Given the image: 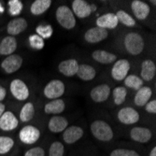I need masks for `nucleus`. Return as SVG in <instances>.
<instances>
[{"label":"nucleus","instance_id":"obj_18","mask_svg":"<svg viewBox=\"0 0 156 156\" xmlns=\"http://www.w3.org/2000/svg\"><path fill=\"white\" fill-rule=\"evenodd\" d=\"M131 9L134 16L139 21L145 20L151 12L150 6L146 2L140 0H134L131 3Z\"/></svg>","mask_w":156,"mask_h":156},{"label":"nucleus","instance_id":"obj_29","mask_svg":"<svg viewBox=\"0 0 156 156\" xmlns=\"http://www.w3.org/2000/svg\"><path fill=\"white\" fill-rule=\"evenodd\" d=\"M15 145V141L10 136H0V155L9 153Z\"/></svg>","mask_w":156,"mask_h":156},{"label":"nucleus","instance_id":"obj_26","mask_svg":"<svg viewBox=\"0 0 156 156\" xmlns=\"http://www.w3.org/2000/svg\"><path fill=\"white\" fill-rule=\"evenodd\" d=\"M81 80L83 81H90L93 80L96 76V70L94 66L87 65V64H81L79 66L78 71L76 74Z\"/></svg>","mask_w":156,"mask_h":156},{"label":"nucleus","instance_id":"obj_35","mask_svg":"<svg viewBox=\"0 0 156 156\" xmlns=\"http://www.w3.org/2000/svg\"><path fill=\"white\" fill-rule=\"evenodd\" d=\"M28 42H29L30 47L36 51H41L45 47V40L43 38H41L37 34H33L29 36V37H28Z\"/></svg>","mask_w":156,"mask_h":156},{"label":"nucleus","instance_id":"obj_39","mask_svg":"<svg viewBox=\"0 0 156 156\" xmlns=\"http://www.w3.org/2000/svg\"><path fill=\"white\" fill-rule=\"evenodd\" d=\"M145 110L149 113H151V114H155L156 113V100L153 99V100H150L145 106Z\"/></svg>","mask_w":156,"mask_h":156},{"label":"nucleus","instance_id":"obj_22","mask_svg":"<svg viewBox=\"0 0 156 156\" xmlns=\"http://www.w3.org/2000/svg\"><path fill=\"white\" fill-rule=\"evenodd\" d=\"M156 74V66L155 63L150 59H147L141 64L140 79L145 81H151Z\"/></svg>","mask_w":156,"mask_h":156},{"label":"nucleus","instance_id":"obj_34","mask_svg":"<svg viewBox=\"0 0 156 156\" xmlns=\"http://www.w3.org/2000/svg\"><path fill=\"white\" fill-rule=\"evenodd\" d=\"M9 14L10 16H18L23 9V4L21 0H9Z\"/></svg>","mask_w":156,"mask_h":156},{"label":"nucleus","instance_id":"obj_30","mask_svg":"<svg viewBox=\"0 0 156 156\" xmlns=\"http://www.w3.org/2000/svg\"><path fill=\"white\" fill-rule=\"evenodd\" d=\"M115 15L118 19V22L122 23L123 25L127 26V27H134L136 26V20L130 15V14H128L126 11L122 10V9H120L118 10Z\"/></svg>","mask_w":156,"mask_h":156},{"label":"nucleus","instance_id":"obj_11","mask_svg":"<svg viewBox=\"0 0 156 156\" xmlns=\"http://www.w3.org/2000/svg\"><path fill=\"white\" fill-rule=\"evenodd\" d=\"M111 94V89L108 84H100L94 87L90 92L92 100L95 103L106 102Z\"/></svg>","mask_w":156,"mask_h":156},{"label":"nucleus","instance_id":"obj_16","mask_svg":"<svg viewBox=\"0 0 156 156\" xmlns=\"http://www.w3.org/2000/svg\"><path fill=\"white\" fill-rule=\"evenodd\" d=\"M27 26H28V23L24 18L23 17L14 18L9 22L7 25V32L9 36L15 37L17 35H20L23 31H25Z\"/></svg>","mask_w":156,"mask_h":156},{"label":"nucleus","instance_id":"obj_3","mask_svg":"<svg viewBox=\"0 0 156 156\" xmlns=\"http://www.w3.org/2000/svg\"><path fill=\"white\" fill-rule=\"evenodd\" d=\"M55 17L57 23L66 30H71L76 26V17L71 9L66 5L59 6L56 9Z\"/></svg>","mask_w":156,"mask_h":156},{"label":"nucleus","instance_id":"obj_37","mask_svg":"<svg viewBox=\"0 0 156 156\" xmlns=\"http://www.w3.org/2000/svg\"><path fill=\"white\" fill-rule=\"evenodd\" d=\"M109 156H140V155L134 150L115 149L110 152Z\"/></svg>","mask_w":156,"mask_h":156},{"label":"nucleus","instance_id":"obj_12","mask_svg":"<svg viewBox=\"0 0 156 156\" xmlns=\"http://www.w3.org/2000/svg\"><path fill=\"white\" fill-rule=\"evenodd\" d=\"M108 37V30H105L103 28L97 26L90 28L84 34V39L91 44H95L98 43V42H101L105 40Z\"/></svg>","mask_w":156,"mask_h":156},{"label":"nucleus","instance_id":"obj_9","mask_svg":"<svg viewBox=\"0 0 156 156\" xmlns=\"http://www.w3.org/2000/svg\"><path fill=\"white\" fill-rule=\"evenodd\" d=\"M130 67L131 66L128 60L120 59L118 61H115L111 68V77L116 81H122L128 76Z\"/></svg>","mask_w":156,"mask_h":156},{"label":"nucleus","instance_id":"obj_7","mask_svg":"<svg viewBox=\"0 0 156 156\" xmlns=\"http://www.w3.org/2000/svg\"><path fill=\"white\" fill-rule=\"evenodd\" d=\"M97 9V7L94 4H89L84 0H74L72 2V9L75 17L80 19H84L90 16L93 12Z\"/></svg>","mask_w":156,"mask_h":156},{"label":"nucleus","instance_id":"obj_19","mask_svg":"<svg viewBox=\"0 0 156 156\" xmlns=\"http://www.w3.org/2000/svg\"><path fill=\"white\" fill-rule=\"evenodd\" d=\"M79 66L80 64L76 59H66L58 65V70L66 77H73L77 74Z\"/></svg>","mask_w":156,"mask_h":156},{"label":"nucleus","instance_id":"obj_24","mask_svg":"<svg viewBox=\"0 0 156 156\" xmlns=\"http://www.w3.org/2000/svg\"><path fill=\"white\" fill-rule=\"evenodd\" d=\"M152 91L148 86L141 87L139 90L136 91V95L134 97V103L137 107H144L151 97Z\"/></svg>","mask_w":156,"mask_h":156},{"label":"nucleus","instance_id":"obj_2","mask_svg":"<svg viewBox=\"0 0 156 156\" xmlns=\"http://www.w3.org/2000/svg\"><path fill=\"white\" fill-rule=\"evenodd\" d=\"M123 44L127 52L132 55H138L143 51L145 42L140 34L130 32L124 37Z\"/></svg>","mask_w":156,"mask_h":156},{"label":"nucleus","instance_id":"obj_31","mask_svg":"<svg viewBox=\"0 0 156 156\" xmlns=\"http://www.w3.org/2000/svg\"><path fill=\"white\" fill-rule=\"evenodd\" d=\"M123 81L126 87L136 91L139 90L141 87H143V80L136 75H128L123 80Z\"/></svg>","mask_w":156,"mask_h":156},{"label":"nucleus","instance_id":"obj_28","mask_svg":"<svg viewBox=\"0 0 156 156\" xmlns=\"http://www.w3.org/2000/svg\"><path fill=\"white\" fill-rule=\"evenodd\" d=\"M35 115V106L32 102H27L25 103L21 110H20V114H19V118L20 121L23 122H30Z\"/></svg>","mask_w":156,"mask_h":156},{"label":"nucleus","instance_id":"obj_27","mask_svg":"<svg viewBox=\"0 0 156 156\" xmlns=\"http://www.w3.org/2000/svg\"><path fill=\"white\" fill-rule=\"evenodd\" d=\"M51 0H36L30 7V12L35 16L42 15L51 8Z\"/></svg>","mask_w":156,"mask_h":156},{"label":"nucleus","instance_id":"obj_4","mask_svg":"<svg viewBox=\"0 0 156 156\" xmlns=\"http://www.w3.org/2000/svg\"><path fill=\"white\" fill-rule=\"evenodd\" d=\"M41 133L37 127L28 124L23 126L19 132V139L25 145H32L37 142L40 138Z\"/></svg>","mask_w":156,"mask_h":156},{"label":"nucleus","instance_id":"obj_38","mask_svg":"<svg viewBox=\"0 0 156 156\" xmlns=\"http://www.w3.org/2000/svg\"><path fill=\"white\" fill-rule=\"evenodd\" d=\"M24 156H45V151L41 147H33L26 151Z\"/></svg>","mask_w":156,"mask_h":156},{"label":"nucleus","instance_id":"obj_17","mask_svg":"<svg viewBox=\"0 0 156 156\" xmlns=\"http://www.w3.org/2000/svg\"><path fill=\"white\" fill-rule=\"evenodd\" d=\"M95 23H96L97 27L103 28L105 30L115 29L119 24V22H118V19L115 15V13H112V12L105 13L103 15L99 16L96 19Z\"/></svg>","mask_w":156,"mask_h":156},{"label":"nucleus","instance_id":"obj_5","mask_svg":"<svg viewBox=\"0 0 156 156\" xmlns=\"http://www.w3.org/2000/svg\"><path fill=\"white\" fill-rule=\"evenodd\" d=\"M66 86L65 83L60 80H52L49 81L46 86L44 87L43 94L46 98L54 100V99H59L65 94Z\"/></svg>","mask_w":156,"mask_h":156},{"label":"nucleus","instance_id":"obj_43","mask_svg":"<svg viewBox=\"0 0 156 156\" xmlns=\"http://www.w3.org/2000/svg\"><path fill=\"white\" fill-rule=\"evenodd\" d=\"M5 12V8H4V6L2 5V2L0 1V13H4Z\"/></svg>","mask_w":156,"mask_h":156},{"label":"nucleus","instance_id":"obj_20","mask_svg":"<svg viewBox=\"0 0 156 156\" xmlns=\"http://www.w3.org/2000/svg\"><path fill=\"white\" fill-rule=\"evenodd\" d=\"M67 126H68V121L65 117L60 115L52 116L48 122L49 130L51 133H55V134L64 132Z\"/></svg>","mask_w":156,"mask_h":156},{"label":"nucleus","instance_id":"obj_8","mask_svg":"<svg viewBox=\"0 0 156 156\" xmlns=\"http://www.w3.org/2000/svg\"><path fill=\"white\" fill-rule=\"evenodd\" d=\"M23 59L20 54H10L2 61L1 67L7 74H13L22 67Z\"/></svg>","mask_w":156,"mask_h":156},{"label":"nucleus","instance_id":"obj_6","mask_svg":"<svg viewBox=\"0 0 156 156\" xmlns=\"http://www.w3.org/2000/svg\"><path fill=\"white\" fill-rule=\"evenodd\" d=\"M9 90L12 96L19 101L26 100L30 94L29 88H28L26 83L20 79H14L11 80L9 84Z\"/></svg>","mask_w":156,"mask_h":156},{"label":"nucleus","instance_id":"obj_10","mask_svg":"<svg viewBox=\"0 0 156 156\" xmlns=\"http://www.w3.org/2000/svg\"><path fill=\"white\" fill-rule=\"evenodd\" d=\"M118 120L120 121L121 123L125 124V125H131L135 124L139 121V113L137 110L131 107H125L121 108L118 111Z\"/></svg>","mask_w":156,"mask_h":156},{"label":"nucleus","instance_id":"obj_23","mask_svg":"<svg viewBox=\"0 0 156 156\" xmlns=\"http://www.w3.org/2000/svg\"><path fill=\"white\" fill-rule=\"evenodd\" d=\"M92 57L94 61L102 65H108L117 60V56L114 53H111L109 51L103 50H96L93 51Z\"/></svg>","mask_w":156,"mask_h":156},{"label":"nucleus","instance_id":"obj_1","mask_svg":"<svg viewBox=\"0 0 156 156\" xmlns=\"http://www.w3.org/2000/svg\"><path fill=\"white\" fill-rule=\"evenodd\" d=\"M90 129L92 135L101 142H109L114 136L111 126L102 120L94 121L90 126Z\"/></svg>","mask_w":156,"mask_h":156},{"label":"nucleus","instance_id":"obj_15","mask_svg":"<svg viewBox=\"0 0 156 156\" xmlns=\"http://www.w3.org/2000/svg\"><path fill=\"white\" fill-rule=\"evenodd\" d=\"M130 137L137 143H147L151 139L152 133L147 127L136 126L130 131Z\"/></svg>","mask_w":156,"mask_h":156},{"label":"nucleus","instance_id":"obj_40","mask_svg":"<svg viewBox=\"0 0 156 156\" xmlns=\"http://www.w3.org/2000/svg\"><path fill=\"white\" fill-rule=\"evenodd\" d=\"M6 96H7V90L2 85H0V103H2V101L6 98Z\"/></svg>","mask_w":156,"mask_h":156},{"label":"nucleus","instance_id":"obj_41","mask_svg":"<svg viewBox=\"0 0 156 156\" xmlns=\"http://www.w3.org/2000/svg\"><path fill=\"white\" fill-rule=\"evenodd\" d=\"M5 111H6V106L3 103H0V118H1Z\"/></svg>","mask_w":156,"mask_h":156},{"label":"nucleus","instance_id":"obj_36","mask_svg":"<svg viewBox=\"0 0 156 156\" xmlns=\"http://www.w3.org/2000/svg\"><path fill=\"white\" fill-rule=\"evenodd\" d=\"M65 146L61 141H54L49 148V156H64Z\"/></svg>","mask_w":156,"mask_h":156},{"label":"nucleus","instance_id":"obj_42","mask_svg":"<svg viewBox=\"0 0 156 156\" xmlns=\"http://www.w3.org/2000/svg\"><path fill=\"white\" fill-rule=\"evenodd\" d=\"M149 156H156V147L155 146L151 150V151L149 153Z\"/></svg>","mask_w":156,"mask_h":156},{"label":"nucleus","instance_id":"obj_32","mask_svg":"<svg viewBox=\"0 0 156 156\" xmlns=\"http://www.w3.org/2000/svg\"><path fill=\"white\" fill-rule=\"evenodd\" d=\"M127 95V90L123 86H119L113 89L112 92V96H113V101L114 104L117 106H121L122 104L124 103Z\"/></svg>","mask_w":156,"mask_h":156},{"label":"nucleus","instance_id":"obj_25","mask_svg":"<svg viewBox=\"0 0 156 156\" xmlns=\"http://www.w3.org/2000/svg\"><path fill=\"white\" fill-rule=\"evenodd\" d=\"M66 109V103L63 99H54L48 102L44 107V111L46 114H53L58 115Z\"/></svg>","mask_w":156,"mask_h":156},{"label":"nucleus","instance_id":"obj_33","mask_svg":"<svg viewBox=\"0 0 156 156\" xmlns=\"http://www.w3.org/2000/svg\"><path fill=\"white\" fill-rule=\"evenodd\" d=\"M36 34L43 39H49L53 35V28L51 24H40L36 27Z\"/></svg>","mask_w":156,"mask_h":156},{"label":"nucleus","instance_id":"obj_14","mask_svg":"<svg viewBox=\"0 0 156 156\" xmlns=\"http://www.w3.org/2000/svg\"><path fill=\"white\" fill-rule=\"evenodd\" d=\"M84 131L80 126L71 125L67 126L63 132V139L66 144H74L83 136Z\"/></svg>","mask_w":156,"mask_h":156},{"label":"nucleus","instance_id":"obj_21","mask_svg":"<svg viewBox=\"0 0 156 156\" xmlns=\"http://www.w3.org/2000/svg\"><path fill=\"white\" fill-rule=\"evenodd\" d=\"M18 47L17 40L14 37L7 36L0 42V55H10L13 54Z\"/></svg>","mask_w":156,"mask_h":156},{"label":"nucleus","instance_id":"obj_13","mask_svg":"<svg viewBox=\"0 0 156 156\" xmlns=\"http://www.w3.org/2000/svg\"><path fill=\"white\" fill-rule=\"evenodd\" d=\"M19 125V120L14 113L8 110L3 113L0 118V129L5 132H10L15 130Z\"/></svg>","mask_w":156,"mask_h":156}]
</instances>
